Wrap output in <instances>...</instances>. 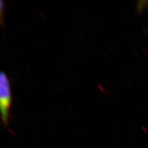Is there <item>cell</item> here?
<instances>
[{
	"label": "cell",
	"mask_w": 148,
	"mask_h": 148,
	"mask_svg": "<svg viewBox=\"0 0 148 148\" xmlns=\"http://www.w3.org/2000/svg\"><path fill=\"white\" fill-rule=\"evenodd\" d=\"M12 93L10 80L7 73L0 71V119L5 127L10 123Z\"/></svg>",
	"instance_id": "cell-1"
},
{
	"label": "cell",
	"mask_w": 148,
	"mask_h": 148,
	"mask_svg": "<svg viewBox=\"0 0 148 148\" xmlns=\"http://www.w3.org/2000/svg\"><path fill=\"white\" fill-rule=\"evenodd\" d=\"M4 12H5V5L4 1L0 0V26L4 27Z\"/></svg>",
	"instance_id": "cell-2"
},
{
	"label": "cell",
	"mask_w": 148,
	"mask_h": 148,
	"mask_svg": "<svg viewBox=\"0 0 148 148\" xmlns=\"http://www.w3.org/2000/svg\"><path fill=\"white\" fill-rule=\"evenodd\" d=\"M147 3H148V1H147Z\"/></svg>",
	"instance_id": "cell-3"
}]
</instances>
